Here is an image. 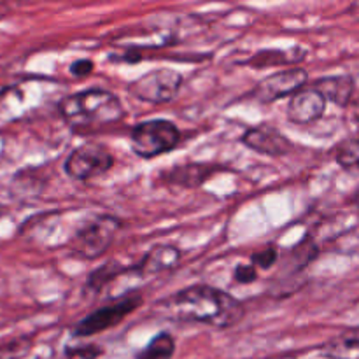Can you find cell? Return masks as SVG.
I'll return each mask as SVG.
<instances>
[{
    "label": "cell",
    "mask_w": 359,
    "mask_h": 359,
    "mask_svg": "<svg viewBox=\"0 0 359 359\" xmlns=\"http://www.w3.org/2000/svg\"><path fill=\"white\" fill-rule=\"evenodd\" d=\"M160 311L175 321L200 323L221 330L238 325L245 314L242 302L226 291L205 284L177 291L174 297L161 302Z\"/></svg>",
    "instance_id": "cell-1"
},
{
    "label": "cell",
    "mask_w": 359,
    "mask_h": 359,
    "mask_svg": "<svg viewBox=\"0 0 359 359\" xmlns=\"http://www.w3.org/2000/svg\"><path fill=\"white\" fill-rule=\"evenodd\" d=\"M58 111L77 132H91L114 125L125 116L119 98L104 90H86L69 95L60 100Z\"/></svg>",
    "instance_id": "cell-2"
},
{
    "label": "cell",
    "mask_w": 359,
    "mask_h": 359,
    "mask_svg": "<svg viewBox=\"0 0 359 359\" xmlns=\"http://www.w3.org/2000/svg\"><path fill=\"white\" fill-rule=\"evenodd\" d=\"M179 140H181V133L174 123L167 119H151V121L139 123L133 128L130 144L137 156L151 160V158L175 149L179 146Z\"/></svg>",
    "instance_id": "cell-3"
},
{
    "label": "cell",
    "mask_w": 359,
    "mask_h": 359,
    "mask_svg": "<svg viewBox=\"0 0 359 359\" xmlns=\"http://www.w3.org/2000/svg\"><path fill=\"white\" fill-rule=\"evenodd\" d=\"M121 230V221L112 216H98L76 231L69 248L74 256L83 259H95L111 248L116 233Z\"/></svg>",
    "instance_id": "cell-4"
},
{
    "label": "cell",
    "mask_w": 359,
    "mask_h": 359,
    "mask_svg": "<svg viewBox=\"0 0 359 359\" xmlns=\"http://www.w3.org/2000/svg\"><path fill=\"white\" fill-rule=\"evenodd\" d=\"M142 305V294L140 293H128L125 297H119L112 300L111 304L97 309L90 316L77 323L76 328L72 330L74 337H91L95 333H102L109 328H114L125 318H128L132 312Z\"/></svg>",
    "instance_id": "cell-5"
},
{
    "label": "cell",
    "mask_w": 359,
    "mask_h": 359,
    "mask_svg": "<svg viewBox=\"0 0 359 359\" xmlns=\"http://www.w3.org/2000/svg\"><path fill=\"white\" fill-rule=\"evenodd\" d=\"M182 86V76L172 69H158L144 74L128 86V93L147 104L172 102Z\"/></svg>",
    "instance_id": "cell-6"
},
{
    "label": "cell",
    "mask_w": 359,
    "mask_h": 359,
    "mask_svg": "<svg viewBox=\"0 0 359 359\" xmlns=\"http://www.w3.org/2000/svg\"><path fill=\"white\" fill-rule=\"evenodd\" d=\"M114 165V158L100 144H83L65 161V172L76 181L100 177Z\"/></svg>",
    "instance_id": "cell-7"
},
{
    "label": "cell",
    "mask_w": 359,
    "mask_h": 359,
    "mask_svg": "<svg viewBox=\"0 0 359 359\" xmlns=\"http://www.w3.org/2000/svg\"><path fill=\"white\" fill-rule=\"evenodd\" d=\"M307 72L304 69H287L265 77L258 86L252 90L251 97L262 104H270L279 98L287 97L302 90L307 83Z\"/></svg>",
    "instance_id": "cell-8"
},
{
    "label": "cell",
    "mask_w": 359,
    "mask_h": 359,
    "mask_svg": "<svg viewBox=\"0 0 359 359\" xmlns=\"http://www.w3.org/2000/svg\"><path fill=\"white\" fill-rule=\"evenodd\" d=\"M242 144L249 149L256 151V153L266 154V156H284L293 149V144L290 142V139L269 125L249 128L242 135Z\"/></svg>",
    "instance_id": "cell-9"
},
{
    "label": "cell",
    "mask_w": 359,
    "mask_h": 359,
    "mask_svg": "<svg viewBox=\"0 0 359 359\" xmlns=\"http://www.w3.org/2000/svg\"><path fill=\"white\" fill-rule=\"evenodd\" d=\"M325 109L326 98L314 86L302 88L291 97L287 105V118L294 125H311L325 114Z\"/></svg>",
    "instance_id": "cell-10"
},
{
    "label": "cell",
    "mask_w": 359,
    "mask_h": 359,
    "mask_svg": "<svg viewBox=\"0 0 359 359\" xmlns=\"http://www.w3.org/2000/svg\"><path fill=\"white\" fill-rule=\"evenodd\" d=\"M181 262V251L174 245H156L151 249L139 265L133 266V272H139L140 276H156L165 270L174 269Z\"/></svg>",
    "instance_id": "cell-11"
},
{
    "label": "cell",
    "mask_w": 359,
    "mask_h": 359,
    "mask_svg": "<svg viewBox=\"0 0 359 359\" xmlns=\"http://www.w3.org/2000/svg\"><path fill=\"white\" fill-rule=\"evenodd\" d=\"M316 90L326 98V102L346 107L354 93V81L349 76H330L316 81Z\"/></svg>",
    "instance_id": "cell-12"
},
{
    "label": "cell",
    "mask_w": 359,
    "mask_h": 359,
    "mask_svg": "<svg viewBox=\"0 0 359 359\" xmlns=\"http://www.w3.org/2000/svg\"><path fill=\"white\" fill-rule=\"evenodd\" d=\"M321 353L328 359H359V326L333 337L323 346Z\"/></svg>",
    "instance_id": "cell-13"
},
{
    "label": "cell",
    "mask_w": 359,
    "mask_h": 359,
    "mask_svg": "<svg viewBox=\"0 0 359 359\" xmlns=\"http://www.w3.org/2000/svg\"><path fill=\"white\" fill-rule=\"evenodd\" d=\"M217 170H219L217 167L202 163L182 165V167H175L174 170L165 174V181L168 184H177L182 188H196V186H202L207 181V177H210Z\"/></svg>",
    "instance_id": "cell-14"
},
{
    "label": "cell",
    "mask_w": 359,
    "mask_h": 359,
    "mask_svg": "<svg viewBox=\"0 0 359 359\" xmlns=\"http://www.w3.org/2000/svg\"><path fill=\"white\" fill-rule=\"evenodd\" d=\"M305 56V51L302 49H265V51H258L251 60L249 65L252 67H276V65H287V63H298L302 62Z\"/></svg>",
    "instance_id": "cell-15"
},
{
    "label": "cell",
    "mask_w": 359,
    "mask_h": 359,
    "mask_svg": "<svg viewBox=\"0 0 359 359\" xmlns=\"http://www.w3.org/2000/svg\"><path fill=\"white\" fill-rule=\"evenodd\" d=\"M175 353V342L170 333L161 332L137 354L135 359H170Z\"/></svg>",
    "instance_id": "cell-16"
},
{
    "label": "cell",
    "mask_w": 359,
    "mask_h": 359,
    "mask_svg": "<svg viewBox=\"0 0 359 359\" xmlns=\"http://www.w3.org/2000/svg\"><path fill=\"white\" fill-rule=\"evenodd\" d=\"M335 160L344 170L359 174V139H347L335 147Z\"/></svg>",
    "instance_id": "cell-17"
},
{
    "label": "cell",
    "mask_w": 359,
    "mask_h": 359,
    "mask_svg": "<svg viewBox=\"0 0 359 359\" xmlns=\"http://www.w3.org/2000/svg\"><path fill=\"white\" fill-rule=\"evenodd\" d=\"M316 258H318V248H316V244L311 238H305L297 248L291 249L287 266H294V270H302Z\"/></svg>",
    "instance_id": "cell-18"
},
{
    "label": "cell",
    "mask_w": 359,
    "mask_h": 359,
    "mask_svg": "<svg viewBox=\"0 0 359 359\" xmlns=\"http://www.w3.org/2000/svg\"><path fill=\"white\" fill-rule=\"evenodd\" d=\"M32 339L18 337V339L0 340V359H23L30 353Z\"/></svg>",
    "instance_id": "cell-19"
},
{
    "label": "cell",
    "mask_w": 359,
    "mask_h": 359,
    "mask_svg": "<svg viewBox=\"0 0 359 359\" xmlns=\"http://www.w3.org/2000/svg\"><path fill=\"white\" fill-rule=\"evenodd\" d=\"M123 272H128V270L123 269V266L118 265V263H107V265L100 266V269L95 270V272L88 277V286H90L91 290L98 291L102 290L109 280H112L114 277H118L119 273Z\"/></svg>",
    "instance_id": "cell-20"
},
{
    "label": "cell",
    "mask_w": 359,
    "mask_h": 359,
    "mask_svg": "<svg viewBox=\"0 0 359 359\" xmlns=\"http://www.w3.org/2000/svg\"><path fill=\"white\" fill-rule=\"evenodd\" d=\"M277 259H279V252H277L276 248H266L263 249V251L256 252L255 256H252V265L256 266V269H272L273 265L277 263Z\"/></svg>",
    "instance_id": "cell-21"
},
{
    "label": "cell",
    "mask_w": 359,
    "mask_h": 359,
    "mask_svg": "<svg viewBox=\"0 0 359 359\" xmlns=\"http://www.w3.org/2000/svg\"><path fill=\"white\" fill-rule=\"evenodd\" d=\"M67 359H97L102 356V349L97 346H79V347H67Z\"/></svg>",
    "instance_id": "cell-22"
},
{
    "label": "cell",
    "mask_w": 359,
    "mask_h": 359,
    "mask_svg": "<svg viewBox=\"0 0 359 359\" xmlns=\"http://www.w3.org/2000/svg\"><path fill=\"white\" fill-rule=\"evenodd\" d=\"M258 279V269L255 265H238L233 270V280L238 284H251Z\"/></svg>",
    "instance_id": "cell-23"
},
{
    "label": "cell",
    "mask_w": 359,
    "mask_h": 359,
    "mask_svg": "<svg viewBox=\"0 0 359 359\" xmlns=\"http://www.w3.org/2000/svg\"><path fill=\"white\" fill-rule=\"evenodd\" d=\"M70 72L76 77L90 76V74L93 72V62H91V60H76V62L70 65Z\"/></svg>",
    "instance_id": "cell-24"
},
{
    "label": "cell",
    "mask_w": 359,
    "mask_h": 359,
    "mask_svg": "<svg viewBox=\"0 0 359 359\" xmlns=\"http://www.w3.org/2000/svg\"><path fill=\"white\" fill-rule=\"evenodd\" d=\"M354 116H356V119L359 121V98H356V102H354Z\"/></svg>",
    "instance_id": "cell-25"
},
{
    "label": "cell",
    "mask_w": 359,
    "mask_h": 359,
    "mask_svg": "<svg viewBox=\"0 0 359 359\" xmlns=\"http://www.w3.org/2000/svg\"><path fill=\"white\" fill-rule=\"evenodd\" d=\"M354 203H356V205L359 207V189L356 193H354Z\"/></svg>",
    "instance_id": "cell-26"
},
{
    "label": "cell",
    "mask_w": 359,
    "mask_h": 359,
    "mask_svg": "<svg viewBox=\"0 0 359 359\" xmlns=\"http://www.w3.org/2000/svg\"><path fill=\"white\" fill-rule=\"evenodd\" d=\"M2 216H4V207L0 205V217H2Z\"/></svg>",
    "instance_id": "cell-27"
}]
</instances>
